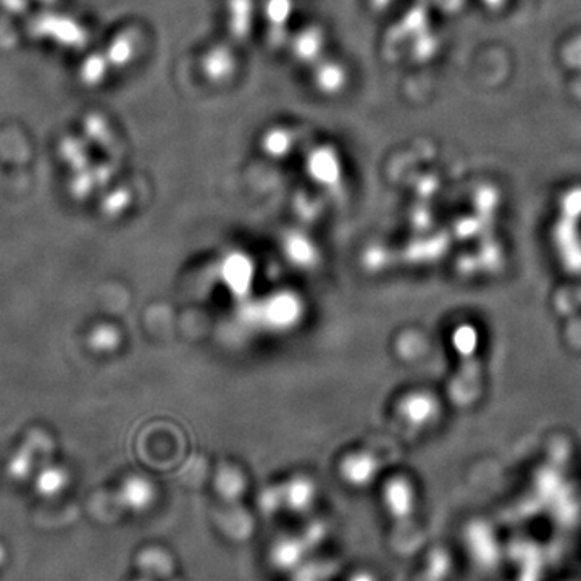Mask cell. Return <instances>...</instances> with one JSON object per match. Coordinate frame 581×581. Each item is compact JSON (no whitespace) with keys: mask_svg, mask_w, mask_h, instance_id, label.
<instances>
[{"mask_svg":"<svg viewBox=\"0 0 581 581\" xmlns=\"http://www.w3.org/2000/svg\"><path fill=\"white\" fill-rule=\"evenodd\" d=\"M304 314L301 299L293 293H278L268 297L259 315L264 318V325L275 331H286L296 327Z\"/></svg>","mask_w":581,"mask_h":581,"instance_id":"obj_1","label":"cell"},{"mask_svg":"<svg viewBox=\"0 0 581 581\" xmlns=\"http://www.w3.org/2000/svg\"><path fill=\"white\" fill-rule=\"evenodd\" d=\"M220 278L223 285L230 289L231 294H235L236 297L246 296L254 283V264L251 257L241 252H233L225 257Z\"/></svg>","mask_w":581,"mask_h":581,"instance_id":"obj_2","label":"cell"},{"mask_svg":"<svg viewBox=\"0 0 581 581\" xmlns=\"http://www.w3.org/2000/svg\"><path fill=\"white\" fill-rule=\"evenodd\" d=\"M339 472L349 485L364 488L372 483L373 478L377 477V459L367 451L352 452L344 457Z\"/></svg>","mask_w":581,"mask_h":581,"instance_id":"obj_3","label":"cell"},{"mask_svg":"<svg viewBox=\"0 0 581 581\" xmlns=\"http://www.w3.org/2000/svg\"><path fill=\"white\" fill-rule=\"evenodd\" d=\"M383 501L394 519H407L414 510V488L406 478L394 477L385 485Z\"/></svg>","mask_w":581,"mask_h":581,"instance_id":"obj_4","label":"cell"},{"mask_svg":"<svg viewBox=\"0 0 581 581\" xmlns=\"http://www.w3.org/2000/svg\"><path fill=\"white\" fill-rule=\"evenodd\" d=\"M399 415L410 427H423L435 417V401L430 398V394L412 391L399 402Z\"/></svg>","mask_w":581,"mask_h":581,"instance_id":"obj_5","label":"cell"},{"mask_svg":"<svg viewBox=\"0 0 581 581\" xmlns=\"http://www.w3.org/2000/svg\"><path fill=\"white\" fill-rule=\"evenodd\" d=\"M315 488L312 481L304 477H296L285 486L286 506L293 510H304L312 504Z\"/></svg>","mask_w":581,"mask_h":581,"instance_id":"obj_6","label":"cell"},{"mask_svg":"<svg viewBox=\"0 0 581 581\" xmlns=\"http://www.w3.org/2000/svg\"><path fill=\"white\" fill-rule=\"evenodd\" d=\"M285 254L297 267H312L317 262V247L301 235L288 238Z\"/></svg>","mask_w":581,"mask_h":581,"instance_id":"obj_7","label":"cell"},{"mask_svg":"<svg viewBox=\"0 0 581 581\" xmlns=\"http://www.w3.org/2000/svg\"><path fill=\"white\" fill-rule=\"evenodd\" d=\"M299 554H301V552H299V548L294 544V541H286L285 544H280V546L276 548L275 561L280 565L288 567V565L293 564L294 561L299 559Z\"/></svg>","mask_w":581,"mask_h":581,"instance_id":"obj_8","label":"cell"},{"mask_svg":"<svg viewBox=\"0 0 581 581\" xmlns=\"http://www.w3.org/2000/svg\"><path fill=\"white\" fill-rule=\"evenodd\" d=\"M352 581H373L372 578L365 577V575H359V577L354 578Z\"/></svg>","mask_w":581,"mask_h":581,"instance_id":"obj_9","label":"cell"}]
</instances>
